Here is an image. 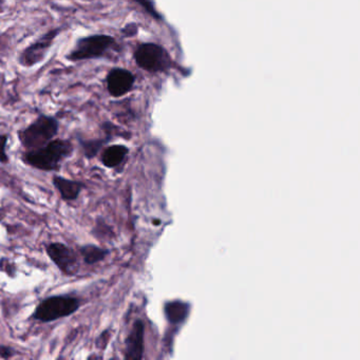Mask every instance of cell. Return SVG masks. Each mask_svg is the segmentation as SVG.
<instances>
[{
  "mask_svg": "<svg viewBox=\"0 0 360 360\" xmlns=\"http://www.w3.org/2000/svg\"><path fill=\"white\" fill-rule=\"evenodd\" d=\"M108 140L103 139H92V140H81V146L83 148L84 155L87 159L91 160L96 158L100 153Z\"/></svg>",
  "mask_w": 360,
  "mask_h": 360,
  "instance_id": "14",
  "label": "cell"
},
{
  "mask_svg": "<svg viewBox=\"0 0 360 360\" xmlns=\"http://www.w3.org/2000/svg\"><path fill=\"white\" fill-rule=\"evenodd\" d=\"M128 153L129 150L124 145H112L103 151L101 161L107 168H115L123 163Z\"/></svg>",
  "mask_w": 360,
  "mask_h": 360,
  "instance_id": "11",
  "label": "cell"
},
{
  "mask_svg": "<svg viewBox=\"0 0 360 360\" xmlns=\"http://www.w3.org/2000/svg\"><path fill=\"white\" fill-rule=\"evenodd\" d=\"M115 46L117 41L111 35L103 33L90 34L77 39L72 49L66 54L65 58L71 63L98 60L105 58Z\"/></svg>",
  "mask_w": 360,
  "mask_h": 360,
  "instance_id": "3",
  "label": "cell"
},
{
  "mask_svg": "<svg viewBox=\"0 0 360 360\" xmlns=\"http://www.w3.org/2000/svg\"><path fill=\"white\" fill-rule=\"evenodd\" d=\"M72 142L63 139H54L41 148L28 150L22 155V161L31 167L43 172H58L60 164L72 155Z\"/></svg>",
  "mask_w": 360,
  "mask_h": 360,
  "instance_id": "1",
  "label": "cell"
},
{
  "mask_svg": "<svg viewBox=\"0 0 360 360\" xmlns=\"http://www.w3.org/2000/svg\"><path fill=\"white\" fill-rule=\"evenodd\" d=\"M4 267H7L8 269L5 273H7L8 275L11 276V277L15 276L16 267L11 261L6 258L0 259V269H4Z\"/></svg>",
  "mask_w": 360,
  "mask_h": 360,
  "instance_id": "16",
  "label": "cell"
},
{
  "mask_svg": "<svg viewBox=\"0 0 360 360\" xmlns=\"http://www.w3.org/2000/svg\"><path fill=\"white\" fill-rule=\"evenodd\" d=\"M136 77L127 69L112 68L106 75L107 90L113 98L122 96L131 91Z\"/></svg>",
  "mask_w": 360,
  "mask_h": 360,
  "instance_id": "8",
  "label": "cell"
},
{
  "mask_svg": "<svg viewBox=\"0 0 360 360\" xmlns=\"http://www.w3.org/2000/svg\"><path fill=\"white\" fill-rule=\"evenodd\" d=\"M4 214L3 212H1V210H0V221L3 220Z\"/></svg>",
  "mask_w": 360,
  "mask_h": 360,
  "instance_id": "20",
  "label": "cell"
},
{
  "mask_svg": "<svg viewBox=\"0 0 360 360\" xmlns=\"http://www.w3.org/2000/svg\"><path fill=\"white\" fill-rule=\"evenodd\" d=\"M60 131V122L51 115H39L30 125L18 132V140L25 149L41 148L56 139Z\"/></svg>",
  "mask_w": 360,
  "mask_h": 360,
  "instance_id": "2",
  "label": "cell"
},
{
  "mask_svg": "<svg viewBox=\"0 0 360 360\" xmlns=\"http://www.w3.org/2000/svg\"><path fill=\"white\" fill-rule=\"evenodd\" d=\"M134 56L136 65L149 72L165 70L169 64L165 50L155 44H142L136 48Z\"/></svg>",
  "mask_w": 360,
  "mask_h": 360,
  "instance_id": "6",
  "label": "cell"
},
{
  "mask_svg": "<svg viewBox=\"0 0 360 360\" xmlns=\"http://www.w3.org/2000/svg\"><path fill=\"white\" fill-rule=\"evenodd\" d=\"M8 139H9L8 134H0V163H9V157H8L7 151H6Z\"/></svg>",
  "mask_w": 360,
  "mask_h": 360,
  "instance_id": "15",
  "label": "cell"
},
{
  "mask_svg": "<svg viewBox=\"0 0 360 360\" xmlns=\"http://www.w3.org/2000/svg\"><path fill=\"white\" fill-rule=\"evenodd\" d=\"M47 255L52 262L66 276H73L79 271V256L73 248L63 243L49 244Z\"/></svg>",
  "mask_w": 360,
  "mask_h": 360,
  "instance_id": "7",
  "label": "cell"
},
{
  "mask_svg": "<svg viewBox=\"0 0 360 360\" xmlns=\"http://www.w3.org/2000/svg\"><path fill=\"white\" fill-rule=\"evenodd\" d=\"M16 349L9 345H0V358L3 359H10L16 355Z\"/></svg>",
  "mask_w": 360,
  "mask_h": 360,
  "instance_id": "17",
  "label": "cell"
},
{
  "mask_svg": "<svg viewBox=\"0 0 360 360\" xmlns=\"http://www.w3.org/2000/svg\"><path fill=\"white\" fill-rule=\"evenodd\" d=\"M52 183L65 201H75L86 187L83 182L63 178L60 176H54Z\"/></svg>",
  "mask_w": 360,
  "mask_h": 360,
  "instance_id": "10",
  "label": "cell"
},
{
  "mask_svg": "<svg viewBox=\"0 0 360 360\" xmlns=\"http://www.w3.org/2000/svg\"><path fill=\"white\" fill-rule=\"evenodd\" d=\"M4 5H5V0H0V12L4 11Z\"/></svg>",
  "mask_w": 360,
  "mask_h": 360,
  "instance_id": "19",
  "label": "cell"
},
{
  "mask_svg": "<svg viewBox=\"0 0 360 360\" xmlns=\"http://www.w3.org/2000/svg\"><path fill=\"white\" fill-rule=\"evenodd\" d=\"M188 313V307L182 302H170L166 305L168 320L174 323L183 321Z\"/></svg>",
  "mask_w": 360,
  "mask_h": 360,
  "instance_id": "13",
  "label": "cell"
},
{
  "mask_svg": "<svg viewBox=\"0 0 360 360\" xmlns=\"http://www.w3.org/2000/svg\"><path fill=\"white\" fill-rule=\"evenodd\" d=\"M144 352V323L136 320L131 332L126 339L125 358L128 360H139L143 358Z\"/></svg>",
  "mask_w": 360,
  "mask_h": 360,
  "instance_id": "9",
  "label": "cell"
},
{
  "mask_svg": "<svg viewBox=\"0 0 360 360\" xmlns=\"http://www.w3.org/2000/svg\"><path fill=\"white\" fill-rule=\"evenodd\" d=\"M81 299L69 295L51 296L44 299L33 313V319L41 322H52L60 318L69 317L79 311Z\"/></svg>",
  "mask_w": 360,
  "mask_h": 360,
  "instance_id": "4",
  "label": "cell"
},
{
  "mask_svg": "<svg viewBox=\"0 0 360 360\" xmlns=\"http://www.w3.org/2000/svg\"><path fill=\"white\" fill-rule=\"evenodd\" d=\"M62 33V28L50 29L47 32L35 39L32 44L25 48L18 56V64L25 69H31L41 64L49 54L58 37Z\"/></svg>",
  "mask_w": 360,
  "mask_h": 360,
  "instance_id": "5",
  "label": "cell"
},
{
  "mask_svg": "<svg viewBox=\"0 0 360 360\" xmlns=\"http://www.w3.org/2000/svg\"><path fill=\"white\" fill-rule=\"evenodd\" d=\"M138 25L128 24L122 29V33H123L124 37H136V35L138 34Z\"/></svg>",
  "mask_w": 360,
  "mask_h": 360,
  "instance_id": "18",
  "label": "cell"
},
{
  "mask_svg": "<svg viewBox=\"0 0 360 360\" xmlns=\"http://www.w3.org/2000/svg\"><path fill=\"white\" fill-rule=\"evenodd\" d=\"M79 254L86 264L94 265L105 260V258L109 255V250L106 248H98L94 244H88V245H84L79 248Z\"/></svg>",
  "mask_w": 360,
  "mask_h": 360,
  "instance_id": "12",
  "label": "cell"
}]
</instances>
